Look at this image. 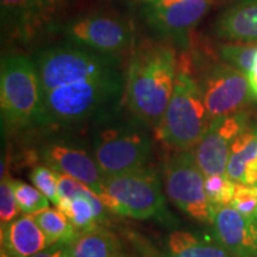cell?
Listing matches in <instances>:
<instances>
[{
    "instance_id": "obj_1",
    "label": "cell",
    "mask_w": 257,
    "mask_h": 257,
    "mask_svg": "<svg viewBox=\"0 0 257 257\" xmlns=\"http://www.w3.org/2000/svg\"><path fill=\"white\" fill-rule=\"evenodd\" d=\"M34 62L41 86V125L99 123L118 111L126 83L118 55L64 44L41 50Z\"/></svg>"
},
{
    "instance_id": "obj_2",
    "label": "cell",
    "mask_w": 257,
    "mask_h": 257,
    "mask_svg": "<svg viewBox=\"0 0 257 257\" xmlns=\"http://www.w3.org/2000/svg\"><path fill=\"white\" fill-rule=\"evenodd\" d=\"M176 55L163 43L144 44L128 63L125 98L131 113L157 128L172 98L176 81Z\"/></svg>"
},
{
    "instance_id": "obj_3",
    "label": "cell",
    "mask_w": 257,
    "mask_h": 257,
    "mask_svg": "<svg viewBox=\"0 0 257 257\" xmlns=\"http://www.w3.org/2000/svg\"><path fill=\"white\" fill-rule=\"evenodd\" d=\"M117 112L96 123L92 137L91 150L106 176L148 167L153 154L152 127L134 113L117 119Z\"/></svg>"
},
{
    "instance_id": "obj_4",
    "label": "cell",
    "mask_w": 257,
    "mask_h": 257,
    "mask_svg": "<svg viewBox=\"0 0 257 257\" xmlns=\"http://www.w3.org/2000/svg\"><path fill=\"white\" fill-rule=\"evenodd\" d=\"M211 121L198 82L188 72H179L156 135L172 149L189 150L200 142Z\"/></svg>"
},
{
    "instance_id": "obj_5",
    "label": "cell",
    "mask_w": 257,
    "mask_h": 257,
    "mask_svg": "<svg viewBox=\"0 0 257 257\" xmlns=\"http://www.w3.org/2000/svg\"><path fill=\"white\" fill-rule=\"evenodd\" d=\"M0 110L3 124L12 130L41 125V86L34 60L21 54L3 57Z\"/></svg>"
},
{
    "instance_id": "obj_6",
    "label": "cell",
    "mask_w": 257,
    "mask_h": 257,
    "mask_svg": "<svg viewBox=\"0 0 257 257\" xmlns=\"http://www.w3.org/2000/svg\"><path fill=\"white\" fill-rule=\"evenodd\" d=\"M205 176L193 150H175L165 166L167 197L192 219L212 223L214 213L205 191Z\"/></svg>"
},
{
    "instance_id": "obj_7",
    "label": "cell",
    "mask_w": 257,
    "mask_h": 257,
    "mask_svg": "<svg viewBox=\"0 0 257 257\" xmlns=\"http://www.w3.org/2000/svg\"><path fill=\"white\" fill-rule=\"evenodd\" d=\"M104 192L117 202L119 216L148 219L157 217L165 208L161 179L149 167L106 176Z\"/></svg>"
},
{
    "instance_id": "obj_8",
    "label": "cell",
    "mask_w": 257,
    "mask_h": 257,
    "mask_svg": "<svg viewBox=\"0 0 257 257\" xmlns=\"http://www.w3.org/2000/svg\"><path fill=\"white\" fill-rule=\"evenodd\" d=\"M72 44L102 54L118 55L134 42L133 25L117 16L88 14L72 19L63 27Z\"/></svg>"
},
{
    "instance_id": "obj_9",
    "label": "cell",
    "mask_w": 257,
    "mask_h": 257,
    "mask_svg": "<svg viewBox=\"0 0 257 257\" xmlns=\"http://www.w3.org/2000/svg\"><path fill=\"white\" fill-rule=\"evenodd\" d=\"M197 82L212 119L242 111L251 98L248 76L225 62L208 67Z\"/></svg>"
},
{
    "instance_id": "obj_10",
    "label": "cell",
    "mask_w": 257,
    "mask_h": 257,
    "mask_svg": "<svg viewBox=\"0 0 257 257\" xmlns=\"http://www.w3.org/2000/svg\"><path fill=\"white\" fill-rule=\"evenodd\" d=\"M69 0H0L2 28L21 41L34 40L56 24Z\"/></svg>"
},
{
    "instance_id": "obj_11",
    "label": "cell",
    "mask_w": 257,
    "mask_h": 257,
    "mask_svg": "<svg viewBox=\"0 0 257 257\" xmlns=\"http://www.w3.org/2000/svg\"><path fill=\"white\" fill-rule=\"evenodd\" d=\"M249 123V114L243 110L212 119L200 142L192 149L205 176L226 174L231 144Z\"/></svg>"
},
{
    "instance_id": "obj_12",
    "label": "cell",
    "mask_w": 257,
    "mask_h": 257,
    "mask_svg": "<svg viewBox=\"0 0 257 257\" xmlns=\"http://www.w3.org/2000/svg\"><path fill=\"white\" fill-rule=\"evenodd\" d=\"M40 157L44 165L82 182L98 198L104 193L106 175L96 162L92 150L88 152L81 146L63 141H51L42 146Z\"/></svg>"
},
{
    "instance_id": "obj_13",
    "label": "cell",
    "mask_w": 257,
    "mask_h": 257,
    "mask_svg": "<svg viewBox=\"0 0 257 257\" xmlns=\"http://www.w3.org/2000/svg\"><path fill=\"white\" fill-rule=\"evenodd\" d=\"M212 0H161L146 8L149 28L165 37L184 38L207 14Z\"/></svg>"
},
{
    "instance_id": "obj_14",
    "label": "cell",
    "mask_w": 257,
    "mask_h": 257,
    "mask_svg": "<svg viewBox=\"0 0 257 257\" xmlns=\"http://www.w3.org/2000/svg\"><path fill=\"white\" fill-rule=\"evenodd\" d=\"M216 240L234 257H257V219L229 205L218 210L212 220Z\"/></svg>"
},
{
    "instance_id": "obj_15",
    "label": "cell",
    "mask_w": 257,
    "mask_h": 257,
    "mask_svg": "<svg viewBox=\"0 0 257 257\" xmlns=\"http://www.w3.org/2000/svg\"><path fill=\"white\" fill-rule=\"evenodd\" d=\"M49 246L47 236L31 214H22L2 226V253L30 257Z\"/></svg>"
},
{
    "instance_id": "obj_16",
    "label": "cell",
    "mask_w": 257,
    "mask_h": 257,
    "mask_svg": "<svg viewBox=\"0 0 257 257\" xmlns=\"http://www.w3.org/2000/svg\"><path fill=\"white\" fill-rule=\"evenodd\" d=\"M213 31L223 40L257 43V0H238L217 18Z\"/></svg>"
},
{
    "instance_id": "obj_17",
    "label": "cell",
    "mask_w": 257,
    "mask_h": 257,
    "mask_svg": "<svg viewBox=\"0 0 257 257\" xmlns=\"http://www.w3.org/2000/svg\"><path fill=\"white\" fill-rule=\"evenodd\" d=\"M55 207L60 208L81 233L99 227L108 212L98 195L86 185L75 198H61Z\"/></svg>"
},
{
    "instance_id": "obj_18",
    "label": "cell",
    "mask_w": 257,
    "mask_h": 257,
    "mask_svg": "<svg viewBox=\"0 0 257 257\" xmlns=\"http://www.w3.org/2000/svg\"><path fill=\"white\" fill-rule=\"evenodd\" d=\"M166 257H234L217 242L189 231H174L167 238Z\"/></svg>"
},
{
    "instance_id": "obj_19",
    "label": "cell",
    "mask_w": 257,
    "mask_h": 257,
    "mask_svg": "<svg viewBox=\"0 0 257 257\" xmlns=\"http://www.w3.org/2000/svg\"><path fill=\"white\" fill-rule=\"evenodd\" d=\"M70 250L73 257H128L117 236L100 227L80 234Z\"/></svg>"
},
{
    "instance_id": "obj_20",
    "label": "cell",
    "mask_w": 257,
    "mask_h": 257,
    "mask_svg": "<svg viewBox=\"0 0 257 257\" xmlns=\"http://www.w3.org/2000/svg\"><path fill=\"white\" fill-rule=\"evenodd\" d=\"M257 156V124L251 121L237 135L230 148V159L226 176L236 182H242L244 170L249 162Z\"/></svg>"
},
{
    "instance_id": "obj_21",
    "label": "cell",
    "mask_w": 257,
    "mask_h": 257,
    "mask_svg": "<svg viewBox=\"0 0 257 257\" xmlns=\"http://www.w3.org/2000/svg\"><path fill=\"white\" fill-rule=\"evenodd\" d=\"M32 216L47 236L49 245L56 243L70 245L81 234L66 214L57 207L44 208Z\"/></svg>"
},
{
    "instance_id": "obj_22",
    "label": "cell",
    "mask_w": 257,
    "mask_h": 257,
    "mask_svg": "<svg viewBox=\"0 0 257 257\" xmlns=\"http://www.w3.org/2000/svg\"><path fill=\"white\" fill-rule=\"evenodd\" d=\"M236 181L224 175H208L205 178V191L213 213L224 206H229L233 199Z\"/></svg>"
},
{
    "instance_id": "obj_23",
    "label": "cell",
    "mask_w": 257,
    "mask_h": 257,
    "mask_svg": "<svg viewBox=\"0 0 257 257\" xmlns=\"http://www.w3.org/2000/svg\"><path fill=\"white\" fill-rule=\"evenodd\" d=\"M257 51L256 43H226L220 46L219 54L225 63L230 64L236 69L248 75L251 69L255 54Z\"/></svg>"
},
{
    "instance_id": "obj_24",
    "label": "cell",
    "mask_w": 257,
    "mask_h": 257,
    "mask_svg": "<svg viewBox=\"0 0 257 257\" xmlns=\"http://www.w3.org/2000/svg\"><path fill=\"white\" fill-rule=\"evenodd\" d=\"M14 188L22 213L32 216V214L49 207V199L35 186L25 184L19 180H14Z\"/></svg>"
},
{
    "instance_id": "obj_25",
    "label": "cell",
    "mask_w": 257,
    "mask_h": 257,
    "mask_svg": "<svg viewBox=\"0 0 257 257\" xmlns=\"http://www.w3.org/2000/svg\"><path fill=\"white\" fill-rule=\"evenodd\" d=\"M59 175V172L47 165L34 167L30 173V179L35 187L40 189L55 206L60 204Z\"/></svg>"
},
{
    "instance_id": "obj_26",
    "label": "cell",
    "mask_w": 257,
    "mask_h": 257,
    "mask_svg": "<svg viewBox=\"0 0 257 257\" xmlns=\"http://www.w3.org/2000/svg\"><path fill=\"white\" fill-rule=\"evenodd\" d=\"M21 208L18 206L16 199L14 180L6 176H2V185H0V221L2 226L9 224L18 217Z\"/></svg>"
},
{
    "instance_id": "obj_27",
    "label": "cell",
    "mask_w": 257,
    "mask_h": 257,
    "mask_svg": "<svg viewBox=\"0 0 257 257\" xmlns=\"http://www.w3.org/2000/svg\"><path fill=\"white\" fill-rule=\"evenodd\" d=\"M231 206L246 217H255L257 212V185L236 182Z\"/></svg>"
},
{
    "instance_id": "obj_28",
    "label": "cell",
    "mask_w": 257,
    "mask_h": 257,
    "mask_svg": "<svg viewBox=\"0 0 257 257\" xmlns=\"http://www.w3.org/2000/svg\"><path fill=\"white\" fill-rule=\"evenodd\" d=\"M30 257H73L70 245L63 243L51 244L42 251L35 253Z\"/></svg>"
},
{
    "instance_id": "obj_29",
    "label": "cell",
    "mask_w": 257,
    "mask_h": 257,
    "mask_svg": "<svg viewBox=\"0 0 257 257\" xmlns=\"http://www.w3.org/2000/svg\"><path fill=\"white\" fill-rule=\"evenodd\" d=\"M243 184L255 186L257 185V156L249 162L244 170Z\"/></svg>"
},
{
    "instance_id": "obj_30",
    "label": "cell",
    "mask_w": 257,
    "mask_h": 257,
    "mask_svg": "<svg viewBox=\"0 0 257 257\" xmlns=\"http://www.w3.org/2000/svg\"><path fill=\"white\" fill-rule=\"evenodd\" d=\"M246 76H248L250 95H251V98L257 100V51L255 54V59H253L251 69H250V72Z\"/></svg>"
},
{
    "instance_id": "obj_31",
    "label": "cell",
    "mask_w": 257,
    "mask_h": 257,
    "mask_svg": "<svg viewBox=\"0 0 257 257\" xmlns=\"http://www.w3.org/2000/svg\"><path fill=\"white\" fill-rule=\"evenodd\" d=\"M148 2H161V0H148Z\"/></svg>"
},
{
    "instance_id": "obj_32",
    "label": "cell",
    "mask_w": 257,
    "mask_h": 257,
    "mask_svg": "<svg viewBox=\"0 0 257 257\" xmlns=\"http://www.w3.org/2000/svg\"><path fill=\"white\" fill-rule=\"evenodd\" d=\"M2 257H8L6 255H4V253H2Z\"/></svg>"
},
{
    "instance_id": "obj_33",
    "label": "cell",
    "mask_w": 257,
    "mask_h": 257,
    "mask_svg": "<svg viewBox=\"0 0 257 257\" xmlns=\"http://www.w3.org/2000/svg\"><path fill=\"white\" fill-rule=\"evenodd\" d=\"M255 218L257 219V212H256V214H255Z\"/></svg>"
}]
</instances>
